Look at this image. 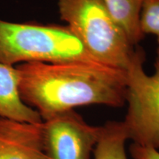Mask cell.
<instances>
[{"mask_svg": "<svg viewBox=\"0 0 159 159\" xmlns=\"http://www.w3.org/2000/svg\"><path fill=\"white\" fill-rule=\"evenodd\" d=\"M23 102L42 121L75 108L125 104V71L92 61L29 62L16 66Z\"/></svg>", "mask_w": 159, "mask_h": 159, "instance_id": "cell-1", "label": "cell"}, {"mask_svg": "<svg viewBox=\"0 0 159 159\" xmlns=\"http://www.w3.org/2000/svg\"><path fill=\"white\" fill-rule=\"evenodd\" d=\"M129 140L122 121H108L102 125L93 152L94 159H128L125 144Z\"/></svg>", "mask_w": 159, "mask_h": 159, "instance_id": "cell-9", "label": "cell"}, {"mask_svg": "<svg viewBox=\"0 0 159 159\" xmlns=\"http://www.w3.org/2000/svg\"><path fill=\"white\" fill-rule=\"evenodd\" d=\"M102 126L89 125L75 110L42 122L45 152L49 159H91Z\"/></svg>", "mask_w": 159, "mask_h": 159, "instance_id": "cell-5", "label": "cell"}, {"mask_svg": "<svg viewBox=\"0 0 159 159\" xmlns=\"http://www.w3.org/2000/svg\"><path fill=\"white\" fill-rule=\"evenodd\" d=\"M60 18L97 62L125 71L136 47L102 0H57Z\"/></svg>", "mask_w": 159, "mask_h": 159, "instance_id": "cell-3", "label": "cell"}, {"mask_svg": "<svg viewBox=\"0 0 159 159\" xmlns=\"http://www.w3.org/2000/svg\"><path fill=\"white\" fill-rule=\"evenodd\" d=\"M107 9L122 27L133 45L136 47L145 37L139 27L144 0H102Z\"/></svg>", "mask_w": 159, "mask_h": 159, "instance_id": "cell-8", "label": "cell"}, {"mask_svg": "<svg viewBox=\"0 0 159 159\" xmlns=\"http://www.w3.org/2000/svg\"><path fill=\"white\" fill-rule=\"evenodd\" d=\"M145 58L144 49L136 47L125 70L128 110L122 122L133 144L159 151V47L152 75L145 72Z\"/></svg>", "mask_w": 159, "mask_h": 159, "instance_id": "cell-4", "label": "cell"}, {"mask_svg": "<svg viewBox=\"0 0 159 159\" xmlns=\"http://www.w3.org/2000/svg\"><path fill=\"white\" fill-rule=\"evenodd\" d=\"M97 62L67 26L0 19V63ZM99 63V62H97Z\"/></svg>", "mask_w": 159, "mask_h": 159, "instance_id": "cell-2", "label": "cell"}, {"mask_svg": "<svg viewBox=\"0 0 159 159\" xmlns=\"http://www.w3.org/2000/svg\"><path fill=\"white\" fill-rule=\"evenodd\" d=\"M0 117L29 123L43 122L39 113L21 99L16 66L3 63H0Z\"/></svg>", "mask_w": 159, "mask_h": 159, "instance_id": "cell-7", "label": "cell"}, {"mask_svg": "<svg viewBox=\"0 0 159 159\" xmlns=\"http://www.w3.org/2000/svg\"><path fill=\"white\" fill-rule=\"evenodd\" d=\"M139 27L144 36H156L159 47V0H144L140 13Z\"/></svg>", "mask_w": 159, "mask_h": 159, "instance_id": "cell-10", "label": "cell"}, {"mask_svg": "<svg viewBox=\"0 0 159 159\" xmlns=\"http://www.w3.org/2000/svg\"><path fill=\"white\" fill-rule=\"evenodd\" d=\"M0 159H49L43 144L42 122L0 117Z\"/></svg>", "mask_w": 159, "mask_h": 159, "instance_id": "cell-6", "label": "cell"}, {"mask_svg": "<svg viewBox=\"0 0 159 159\" xmlns=\"http://www.w3.org/2000/svg\"><path fill=\"white\" fill-rule=\"evenodd\" d=\"M129 150L133 159H159V151L156 149L132 144Z\"/></svg>", "mask_w": 159, "mask_h": 159, "instance_id": "cell-11", "label": "cell"}]
</instances>
